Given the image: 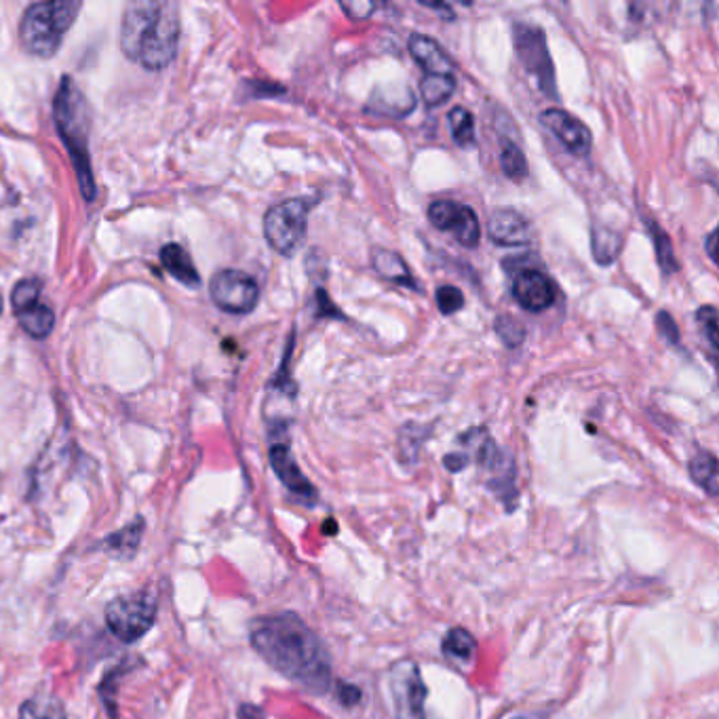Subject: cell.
<instances>
[{"mask_svg":"<svg viewBox=\"0 0 719 719\" xmlns=\"http://www.w3.org/2000/svg\"><path fill=\"white\" fill-rule=\"evenodd\" d=\"M717 308L715 306H703L696 310V321H698V327H701V332L705 334L707 342L711 344L713 353H717L719 348V336H717Z\"/></svg>","mask_w":719,"mask_h":719,"instance_id":"obj_31","label":"cell"},{"mask_svg":"<svg viewBox=\"0 0 719 719\" xmlns=\"http://www.w3.org/2000/svg\"><path fill=\"white\" fill-rule=\"evenodd\" d=\"M656 327H658L660 336H663L669 344H679V327L667 310H660V313L656 315Z\"/></svg>","mask_w":719,"mask_h":719,"instance_id":"obj_33","label":"cell"},{"mask_svg":"<svg viewBox=\"0 0 719 719\" xmlns=\"http://www.w3.org/2000/svg\"><path fill=\"white\" fill-rule=\"evenodd\" d=\"M540 123L555 135L563 148L576 154V157H587L591 152V131L585 123L578 121L574 114L561 108H547L540 114Z\"/></svg>","mask_w":719,"mask_h":719,"instance_id":"obj_11","label":"cell"},{"mask_svg":"<svg viewBox=\"0 0 719 719\" xmlns=\"http://www.w3.org/2000/svg\"><path fill=\"white\" fill-rule=\"evenodd\" d=\"M15 315H17L19 327H22L24 332L28 336H32L34 340H45L53 332L55 315H53V310L43 302H36L24 310H19V313H15Z\"/></svg>","mask_w":719,"mask_h":719,"instance_id":"obj_18","label":"cell"},{"mask_svg":"<svg viewBox=\"0 0 719 719\" xmlns=\"http://www.w3.org/2000/svg\"><path fill=\"white\" fill-rule=\"evenodd\" d=\"M372 266L378 272V275L384 281H391L395 285L414 289V291H422L420 283L416 281V277L412 275L410 266L405 264V260L397 254L393 249H374L372 254Z\"/></svg>","mask_w":719,"mask_h":719,"instance_id":"obj_15","label":"cell"},{"mask_svg":"<svg viewBox=\"0 0 719 719\" xmlns=\"http://www.w3.org/2000/svg\"><path fill=\"white\" fill-rule=\"evenodd\" d=\"M310 207H313V203L308 199H287L266 211L264 237L277 254L289 258L302 247L306 239Z\"/></svg>","mask_w":719,"mask_h":719,"instance_id":"obj_6","label":"cell"},{"mask_svg":"<svg viewBox=\"0 0 719 719\" xmlns=\"http://www.w3.org/2000/svg\"><path fill=\"white\" fill-rule=\"evenodd\" d=\"M466 462H469V458H466L464 454H450V456H445V460H443L445 469H450L452 473L462 471L466 466Z\"/></svg>","mask_w":719,"mask_h":719,"instance_id":"obj_35","label":"cell"},{"mask_svg":"<svg viewBox=\"0 0 719 719\" xmlns=\"http://www.w3.org/2000/svg\"><path fill=\"white\" fill-rule=\"evenodd\" d=\"M239 719H264L262 711L258 707H251V705H243L239 709Z\"/></svg>","mask_w":719,"mask_h":719,"instance_id":"obj_38","label":"cell"},{"mask_svg":"<svg viewBox=\"0 0 719 719\" xmlns=\"http://www.w3.org/2000/svg\"><path fill=\"white\" fill-rule=\"evenodd\" d=\"M513 298L528 313H542L555 302V287L544 272L526 268L513 279Z\"/></svg>","mask_w":719,"mask_h":719,"instance_id":"obj_12","label":"cell"},{"mask_svg":"<svg viewBox=\"0 0 719 719\" xmlns=\"http://www.w3.org/2000/svg\"><path fill=\"white\" fill-rule=\"evenodd\" d=\"M159 614V599L150 591H135L112 599L106 606V627L110 633L133 644V641L142 639L157 623Z\"/></svg>","mask_w":719,"mask_h":719,"instance_id":"obj_5","label":"cell"},{"mask_svg":"<svg viewBox=\"0 0 719 719\" xmlns=\"http://www.w3.org/2000/svg\"><path fill=\"white\" fill-rule=\"evenodd\" d=\"M211 300L224 313L247 315L260 300V287L256 279L243 270L224 268L218 270L209 281Z\"/></svg>","mask_w":719,"mask_h":719,"instance_id":"obj_8","label":"cell"},{"mask_svg":"<svg viewBox=\"0 0 719 719\" xmlns=\"http://www.w3.org/2000/svg\"><path fill=\"white\" fill-rule=\"evenodd\" d=\"M19 719H68L60 698L51 694H36L19 707Z\"/></svg>","mask_w":719,"mask_h":719,"instance_id":"obj_22","label":"cell"},{"mask_svg":"<svg viewBox=\"0 0 719 719\" xmlns=\"http://www.w3.org/2000/svg\"><path fill=\"white\" fill-rule=\"evenodd\" d=\"M448 125L452 131V138L458 146L466 148L475 144V119L469 110L462 106L452 108L448 114Z\"/></svg>","mask_w":719,"mask_h":719,"instance_id":"obj_27","label":"cell"},{"mask_svg":"<svg viewBox=\"0 0 719 719\" xmlns=\"http://www.w3.org/2000/svg\"><path fill=\"white\" fill-rule=\"evenodd\" d=\"M340 9L355 19V22H363V19H369V15H372L378 5L376 3H369V0H351V3H340Z\"/></svg>","mask_w":719,"mask_h":719,"instance_id":"obj_32","label":"cell"},{"mask_svg":"<svg viewBox=\"0 0 719 719\" xmlns=\"http://www.w3.org/2000/svg\"><path fill=\"white\" fill-rule=\"evenodd\" d=\"M422 7H429V9H437V11H448L450 15H454L452 13V9L448 7V5H443V3H420Z\"/></svg>","mask_w":719,"mask_h":719,"instance_id":"obj_39","label":"cell"},{"mask_svg":"<svg viewBox=\"0 0 719 719\" xmlns=\"http://www.w3.org/2000/svg\"><path fill=\"white\" fill-rule=\"evenodd\" d=\"M41 291H43V283L34 277L19 281L11 291V304H13L15 313H19V310H24L36 302H41Z\"/></svg>","mask_w":719,"mask_h":719,"instance_id":"obj_29","label":"cell"},{"mask_svg":"<svg viewBox=\"0 0 719 719\" xmlns=\"http://www.w3.org/2000/svg\"><path fill=\"white\" fill-rule=\"evenodd\" d=\"M249 639L266 663L289 682L313 694L332 684V658L319 635L296 614L262 616L251 623Z\"/></svg>","mask_w":719,"mask_h":719,"instance_id":"obj_1","label":"cell"},{"mask_svg":"<svg viewBox=\"0 0 719 719\" xmlns=\"http://www.w3.org/2000/svg\"><path fill=\"white\" fill-rule=\"evenodd\" d=\"M715 245H717V230H711L707 241H705V247H707V256L711 258L713 264L717 262V249H715Z\"/></svg>","mask_w":719,"mask_h":719,"instance_id":"obj_37","label":"cell"},{"mask_svg":"<svg viewBox=\"0 0 719 719\" xmlns=\"http://www.w3.org/2000/svg\"><path fill=\"white\" fill-rule=\"evenodd\" d=\"M142 534H144V521L135 519L133 523H129V526H125L121 532H116L114 536H110L106 540V544L110 547L108 551H112L114 555H119V557H131L140 547Z\"/></svg>","mask_w":719,"mask_h":719,"instance_id":"obj_26","label":"cell"},{"mask_svg":"<svg viewBox=\"0 0 719 719\" xmlns=\"http://www.w3.org/2000/svg\"><path fill=\"white\" fill-rule=\"evenodd\" d=\"M161 264L165 266V270L169 275L180 281L186 287H199L201 285V277L197 266L192 264L190 256L186 254V249L178 243H167L161 249Z\"/></svg>","mask_w":719,"mask_h":719,"instance_id":"obj_17","label":"cell"},{"mask_svg":"<svg viewBox=\"0 0 719 719\" xmlns=\"http://www.w3.org/2000/svg\"><path fill=\"white\" fill-rule=\"evenodd\" d=\"M340 696H342V701L344 703H351V705H355L357 701H359V690L355 688V686H340Z\"/></svg>","mask_w":719,"mask_h":719,"instance_id":"obj_36","label":"cell"},{"mask_svg":"<svg viewBox=\"0 0 719 719\" xmlns=\"http://www.w3.org/2000/svg\"><path fill=\"white\" fill-rule=\"evenodd\" d=\"M646 226H648V232L652 237V243H654V251H656V262L660 266V270L665 272V275H673V272L679 270V262H677V256H675V249H673V243H671V237L667 235V232L660 228L656 224V220H646Z\"/></svg>","mask_w":719,"mask_h":719,"instance_id":"obj_23","label":"cell"},{"mask_svg":"<svg viewBox=\"0 0 719 719\" xmlns=\"http://www.w3.org/2000/svg\"><path fill=\"white\" fill-rule=\"evenodd\" d=\"M494 332L507 348H517L526 340V327L511 315H500L494 321Z\"/></svg>","mask_w":719,"mask_h":719,"instance_id":"obj_28","label":"cell"},{"mask_svg":"<svg viewBox=\"0 0 719 719\" xmlns=\"http://www.w3.org/2000/svg\"><path fill=\"white\" fill-rule=\"evenodd\" d=\"M690 477L703 488L711 498L719 494V466L717 458L711 452H701L690 460Z\"/></svg>","mask_w":719,"mask_h":719,"instance_id":"obj_20","label":"cell"},{"mask_svg":"<svg viewBox=\"0 0 719 719\" xmlns=\"http://www.w3.org/2000/svg\"><path fill=\"white\" fill-rule=\"evenodd\" d=\"M488 237L500 247H523L534 237L532 224L515 209H498L488 220Z\"/></svg>","mask_w":719,"mask_h":719,"instance_id":"obj_14","label":"cell"},{"mask_svg":"<svg viewBox=\"0 0 719 719\" xmlns=\"http://www.w3.org/2000/svg\"><path fill=\"white\" fill-rule=\"evenodd\" d=\"M180 7L157 0H133L125 7L119 45L129 60L146 70H165L176 60Z\"/></svg>","mask_w":719,"mask_h":719,"instance_id":"obj_2","label":"cell"},{"mask_svg":"<svg viewBox=\"0 0 719 719\" xmlns=\"http://www.w3.org/2000/svg\"><path fill=\"white\" fill-rule=\"evenodd\" d=\"M407 47H410L414 60L429 74H452L450 57L445 55L441 45L433 41V38L424 34H412Z\"/></svg>","mask_w":719,"mask_h":719,"instance_id":"obj_16","label":"cell"},{"mask_svg":"<svg viewBox=\"0 0 719 719\" xmlns=\"http://www.w3.org/2000/svg\"><path fill=\"white\" fill-rule=\"evenodd\" d=\"M317 317H340V319H344V315L334 306V302L327 298V294L323 289L317 291Z\"/></svg>","mask_w":719,"mask_h":719,"instance_id":"obj_34","label":"cell"},{"mask_svg":"<svg viewBox=\"0 0 719 719\" xmlns=\"http://www.w3.org/2000/svg\"><path fill=\"white\" fill-rule=\"evenodd\" d=\"M591 249H593V258L597 264L610 266L620 256V249H623V237H620L616 230H612L604 224H597L591 232Z\"/></svg>","mask_w":719,"mask_h":719,"instance_id":"obj_19","label":"cell"},{"mask_svg":"<svg viewBox=\"0 0 719 719\" xmlns=\"http://www.w3.org/2000/svg\"><path fill=\"white\" fill-rule=\"evenodd\" d=\"M513 41H515L517 60L521 62V66L534 76V81L538 83L544 95L557 100V81L547 45V34H544V30L538 26L519 22L513 26Z\"/></svg>","mask_w":719,"mask_h":719,"instance_id":"obj_7","label":"cell"},{"mask_svg":"<svg viewBox=\"0 0 719 719\" xmlns=\"http://www.w3.org/2000/svg\"><path fill=\"white\" fill-rule=\"evenodd\" d=\"M55 127L62 142L68 148L72 165L76 169V178L81 184V194L87 203L95 199V178L89 159V108L85 95L70 76H64L57 87L53 100Z\"/></svg>","mask_w":719,"mask_h":719,"instance_id":"obj_3","label":"cell"},{"mask_svg":"<svg viewBox=\"0 0 719 719\" xmlns=\"http://www.w3.org/2000/svg\"><path fill=\"white\" fill-rule=\"evenodd\" d=\"M79 0H47L30 5L19 19V43L36 57H51L81 11Z\"/></svg>","mask_w":719,"mask_h":719,"instance_id":"obj_4","label":"cell"},{"mask_svg":"<svg viewBox=\"0 0 719 719\" xmlns=\"http://www.w3.org/2000/svg\"><path fill=\"white\" fill-rule=\"evenodd\" d=\"M477 650V641L475 637L464 631V629H452L443 639V654L456 660V663H471V658L475 656Z\"/></svg>","mask_w":719,"mask_h":719,"instance_id":"obj_25","label":"cell"},{"mask_svg":"<svg viewBox=\"0 0 719 719\" xmlns=\"http://www.w3.org/2000/svg\"><path fill=\"white\" fill-rule=\"evenodd\" d=\"M0 313H3V298H0Z\"/></svg>","mask_w":719,"mask_h":719,"instance_id":"obj_40","label":"cell"},{"mask_svg":"<svg viewBox=\"0 0 719 719\" xmlns=\"http://www.w3.org/2000/svg\"><path fill=\"white\" fill-rule=\"evenodd\" d=\"M268 456H270L272 471L277 473V477L281 479V483L291 494L298 496L300 500H304L308 504L317 502V490L313 488V483L306 479V475L300 471V466H298L294 454H291L287 443L272 445Z\"/></svg>","mask_w":719,"mask_h":719,"instance_id":"obj_13","label":"cell"},{"mask_svg":"<svg viewBox=\"0 0 719 719\" xmlns=\"http://www.w3.org/2000/svg\"><path fill=\"white\" fill-rule=\"evenodd\" d=\"M456 91V79L452 74H426L420 81V95L426 106H441Z\"/></svg>","mask_w":719,"mask_h":719,"instance_id":"obj_21","label":"cell"},{"mask_svg":"<svg viewBox=\"0 0 719 719\" xmlns=\"http://www.w3.org/2000/svg\"><path fill=\"white\" fill-rule=\"evenodd\" d=\"M429 220L441 232H452L462 245L475 249L481 241V224L473 207L458 201H435L429 207Z\"/></svg>","mask_w":719,"mask_h":719,"instance_id":"obj_10","label":"cell"},{"mask_svg":"<svg viewBox=\"0 0 719 719\" xmlns=\"http://www.w3.org/2000/svg\"><path fill=\"white\" fill-rule=\"evenodd\" d=\"M435 298H437V306L441 310V315H454V313H458V310L464 308V294L454 285H441L437 289Z\"/></svg>","mask_w":719,"mask_h":719,"instance_id":"obj_30","label":"cell"},{"mask_svg":"<svg viewBox=\"0 0 719 719\" xmlns=\"http://www.w3.org/2000/svg\"><path fill=\"white\" fill-rule=\"evenodd\" d=\"M391 690L397 719H426V690L420 669L412 660H401L391 669Z\"/></svg>","mask_w":719,"mask_h":719,"instance_id":"obj_9","label":"cell"},{"mask_svg":"<svg viewBox=\"0 0 719 719\" xmlns=\"http://www.w3.org/2000/svg\"><path fill=\"white\" fill-rule=\"evenodd\" d=\"M500 167L504 171V176L509 180H523L528 178V159L526 154L521 152V148L509 140V138H500Z\"/></svg>","mask_w":719,"mask_h":719,"instance_id":"obj_24","label":"cell"}]
</instances>
